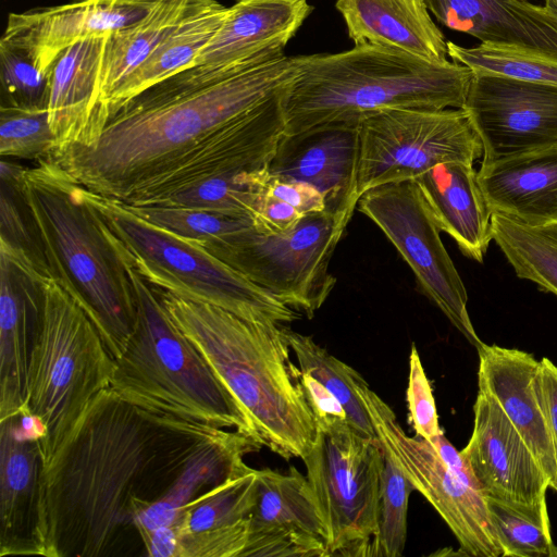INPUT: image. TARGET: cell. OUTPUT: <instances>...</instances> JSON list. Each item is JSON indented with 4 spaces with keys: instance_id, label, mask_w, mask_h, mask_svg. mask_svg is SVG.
Here are the masks:
<instances>
[{
    "instance_id": "6da1fadb",
    "label": "cell",
    "mask_w": 557,
    "mask_h": 557,
    "mask_svg": "<svg viewBox=\"0 0 557 557\" xmlns=\"http://www.w3.org/2000/svg\"><path fill=\"white\" fill-rule=\"evenodd\" d=\"M295 73L287 55L222 76L182 71L125 103L91 144L49 158L87 190L133 207L209 176L267 172Z\"/></svg>"
},
{
    "instance_id": "7a4b0ae2",
    "label": "cell",
    "mask_w": 557,
    "mask_h": 557,
    "mask_svg": "<svg viewBox=\"0 0 557 557\" xmlns=\"http://www.w3.org/2000/svg\"><path fill=\"white\" fill-rule=\"evenodd\" d=\"M223 430L141 409L103 389L42 466L40 556L104 555L135 512L162 498Z\"/></svg>"
},
{
    "instance_id": "3957f363",
    "label": "cell",
    "mask_w": 557,
    "mask_h": 557,
    "mask_svg": "<svg viewBox=\"0 0 557 557\" xmlns=\"http://www.w3.org/2000/svg\"><path fill=\"white\" fill-rule=\"evenodd\" d=\"M159 292L177 327L243 407L261 445L286 460L308 455L319 430L284 325Z\"/></svg>"
},
{
    "instance_id": "277c9868",
    "label": "cell",
    "mask_w": 557,
    "mask_h": 557,
    "mask_svg": "<svg viewBox=\"0 0 557 557\" xmlns=\"http://www.w3.org/2000/svg\"><path fill=\"white\" fill-rule=\"evenodd\" d=\"M294 59L284 94L288 135L385 109H462L473 78L463 64L372 45Z\"/></svg>"
},
{
    "instance_id": "5b68a950",
    "label": "cell",
    "mask_w": 557,
    "mask_h": 557,
    "mask_svg": "<svg viewBox=\"0 0 557 557\" xmlns=\"http://www.w3.org/2000/svg\"><path fill=\"white\" fill-rule=\"evenodd\" d=\"M20 188L50 275L81 305L113 359L135 330L137 306L124 261L84 188L57 161L24 168Z\"/></svg>"
},
{
    "instance_id": "8992f818",
    "label": "cell",
    "mask_w": 557,
    "mask_h": 557,
    "mask_svg": "<svg viewBox=\"0 0 557 557\" xmlns=\"http://www.w3.org/2000/svg\"><path fill=\"white\" fill-rule=\"evenodd\" d=\"M122 260L133 284L137 320L125 350L114 359L110 387L141 409L233 428L259 442L243 407L171 318L159 289Z\"/></svg>"
},
{
    "instance_id": "52a82bcc",
    "label": "cell",
    "mask_w": 557,
    "mask_h": 557,
    "mask_svg": "<svg viewBox=\"0 0 557 557\" xmlns=\"http://www.w3.org/2000/svg\"><path fill=\"white\" fill-rule=\"evenodd\" d=\"M84 194L120 256L158 289L252 322L283 325L300 319V312L200 244L152 224L119 201L86 188Z\"/></svg>"
},
{
    "instance_id": "ba28073f",
    "label": "cell",
    "mask_w": 557,
    "mask_h": 557,
    "mask_svg": "<svg viewBox=\"0 0 557 557\" xmlns=\"http://www.w3.org/2000/svg\"><path fill=\"white\" fill-rule=\"evenodd\" d=\"M30 354L27 413L40 426L48 463L94 398L110 387L114 359L76 299L52 276Z\"/></svg>"
},
{
    "instance_id": "9c48e42d",
    "label": "cell",
    "mask_w": 557,
    "mask_h": 557,
    "mask_svg": "<svg viewBox=\"0 0 557 557\" xmlns=\"http://www.w3.org/2000/svg\"><path fill=\"white\" fill-rule=\"evenodd\" d=\"M318 430L302 461L327 531V557L368 556L379 527L384 447L347 422Z\"/></svg>"
},
{
    "instance_id": "30bf717a",
    "label": "cell",
    "mask_w": 557,
    "mask_h": 557,
    "mask_svg": "<svg viewBox=\"0 0 557 557\" xmlns=\"http://www.w3.org/2000/svg\"><path fill=\"white\" fill-rule=\"evenodd\" d=\"M352 211L305 215L283 233L256 227L211 251L247 278L298 312L312 318L335 287L329 271Z\"/></svg>"
},
{
    "instance_id": "8fae6325",
    "label": "cell",
    "mask_w": 557,
    "mask_h": 557,
    "mask_svg": "<svg viewBox=\"0 0 557 557\" xmlns=\"http://www.w3.org/2000/svg\"><path fill=\"white\" fill-rule=\"evenodd\" d=\"M480 137L463 109H385L359 120L356 196L374 187L417 180L447 162L473 164Z\"/></svg>"
},
{
    "instance_id": "7c38bea8",
    "label": "cell",
    "mask_w": 557,
    "mask_h": 557,
    "mask_svg": "<svg viewBox=\"0 0 557 557\" xmlns=\"http://www.w3.org/2000/svg\"><path fill=\"white\" fill-rule=\"evenodd\" d=\"M357 210L382 231L413 272L423 294L479 349L484 343L468 312L467 289L417 181L369 189L358 200Z\"/></svg>"
},
{
    "instance_id": "4fadbf2b",
    "label": "cell",
    "mask_w": 557,
    "mask_h": 557,
    "mask_svg": "<svg viewBox=\"0 0 557 557\" xmlns=\"http://www.w3.org/2000/svg\"><path fill=\"white\" fill-rule=\"evenodd\" d=\"M359 395L382 445L392 454L416 491L435 508L459 543L461 555L503 557L485 495L456 478L430 441L409 436L391 407L366 382Z\"/></svg>"
},
{
    "instance_id": "5bb4252c",
    "label": "cell",
    "mask_w": 557,
    "mask_h": 557,
    "mask_svg": "<svg viewBox=\"0 0 557 557\" xmlns=\"http://www.w3.org/2000/svg\"><path fill=\"white\" fill-rule=\"evenodd\" d=\"M462 109L482 143V162L557 145V86L473 74Z\"/></svg>"
},
{
    "instance_id": "9a60e30c",
    "label": "cell",
    "mask_w": 557,
    "mask_h": 557,
    "mask_svg": "<svg viewBox=\"0 0 557 557\" xmlns=\"http://www.w3.org/2000/svg\"><path fill=\"white\" fill-rule=\"evenodd\" d=\"M312 11L309 0H237L186 71L222 76L281 58Z\"/></svg>"
},
{
    "instance_id": "2e32d148",
    "label": "cell",
    "mask_w": 557,
    "mask_h": 557,
    "mask_svg": "<svg viewBox=\"0 0 557 557\" xmlns=\"http://www.w3.org/2000/svg\"><path fill=\"white\" fill-rule=\"evenodd\" d=\"M327 557V531L307 476L258 470L256 502L243 557Z\"/></svg>"
},
{
    "instance_id": "e0dca14e",
    "label": "cell",
    "mask_w": 557,
    "mask_h": 557,
    "mask_svg": "<svg viewBox=\"0 0 557 557\" xmlns=\"http://www.w3.org/2000/svg\"><path fill=\"white\" fill-rule=\"evenodd\" d=\"M48 277L0 244V421L27 413V377Z\"/></svg>"
},
{
    "instance_id": "ac0fdd59",
    "label": "cell",
    "mask_w": 557,
    "mask_h": 557,
    "mask_svg": "<svg viewBox=\"0 0 557 557\" xmlns=\"http://www.w3.org/2000/svg\"><path fill=\"white\" fill-rule=\"evenodd\" d=\"M472 435L460 451L485 496L534 505L546 502L549 482L499 404L480 389Z\"/></svg>"
},
{
    "instance_id": "d6986e66",
    "label": "cell",
    "mask_w": 557,
    "mask_h": 557,
    "mask_svg": "<svg viewBox=\"0 0 557 557\" xmlns=\"http://www.w3.org/2000/svg\"><path fill=\"white\" fill-rule=\"evenodd\" d=\"M158 0H79L11 13L0 42L24 52L45 75L76 41L140 21Z\"/></svg>"
},
{
    "instance_id": "ffe728a7",
    "label": "cell",
    "mask_w": 557,
    "mask_h": 557,
    "mask_svg": "<svg viewBox=\"0 0 557 557\" xmlns=\"http://www.w3.org/2000/svg\"><path fill=\"white\" fill-rule=\"evenodd\" d=\"M359 120L329 123L284 134L269 165L272 177L315 187L331 212L355 211Z\"/></svg>"
},
{
    "instance_id": "44dd1931",
    "label": "cell",
    "mask_w": 557,
    "mask_h": 557,
    "mask_svg": "<svg viewBox=\"0 0 557 557\" xmlns=\"http://www.w3.org/2000/svg\"><path fill=\"white\" fill-rule=\"evenodd\" d=\"M109 35L95 34L76 41L52 70L48 100L49 123L55 139L52 154L91 144L109 120L102 99Z\"/></svg>"
},
{
    "instance_id": "7402d4cb",
    "label": "cell",
    "mask_w": 557,
    "mask_h": 557,
    "mask_svg": "<svg viewBox=\"0 0 557 557\" xmlns=\"http://www.w3.org/2000/svg\"><path fill=\"white\" fill-rule=\"evenodd\" d=\"M479 354V388L502 407L557 493V460L540 392V361L532 355L483 344Z\"/></svg>"
},
{
    "instance_id": "603a6c76",
    "label": "cell",
    "mask_w": 557,
    "mask_h": 557,
    "mask_svg": "<svg viewBox=\"0 0 557 557\" xmlns=\"http://www.w3.org/2000/svg\"><path fill=\"white\" fill-rule=\"evenodd\" d=\"M39 433L23 416L0 421V556L39 555L38 494L44 466Z\"/></svg>"
},
{
    "instance_id": "cb8c5ba5",
    "label": "cell",
    "mask_w": 557,
    "mask_h": 557,
    "mask_svg": "<svg viewBox=\"0 0 557 557\" xmlns=\"http://www.w3.org/2000/svg\"><path fill=\"white\" fill-rule=\"evenodd\" d=\"M478 181L492 213L531 226L557 223V145L482 162Z\"/></svg>"
},
{
    "instance_id": "d4e9b609",
    "label": "cell",
    "mask_w": 557,
    "mask_h": 557,
    "mask_svg": "<svg viewBox=\"0 0 557 557\" xmlns=\"http://www.w3.org/2000/svg\"><path fill=\"white\" fill-rule=\"evenodd\" d=\"M444 26L481 42L527 46L557 55V14L528 0H424Z\"/></svg>"
},
{
    "instance_id": "484cf974",
    "label": "cell",
    "mask_w": 557,
    "mask_h": 557,
    "mask_svg": "<svg viewBox=\"0 0 557 557\" xmlns=\"http://www.w3.org/2000/svg\"><path fill=\"white\" fill-rule=\"evenodd\" d=\"M355 45L406 52L431 62L448 61L447 40L424 0H336Z\"/></svg>"
},
{
    "instance_id": "4316f807",
    "label": "cell",
    "mask_w": 557,
    "mask_h": 557,
    "mask_svg": "<svg viewBox=\"0 0 557 557\" xmlns=\"http://www.w3.org/2000/svg\"><path fill=\"white\" fill-rule=\"evenodd\" d=\"M416 181L441 232L448 234L466 257L483 262L493 240L492 212L473 164L442 163Z\"/></svg>"
},
{
    "instance_id": "83f0119b",
    "label": "cell",
    "mask_w": 557,
    "mask_h": 557,
    "mask_svg": "<svg viewBox=\"0 0 557 557\" xmlns=\"http://www.w3.org/2000/svg\"><path fill=\"white\" fill-rule=\"evenodd\" d=\"M261 447L250 436L223 430L194 455L162 498L146 504L136 511L133 525L139 534L176 525L188 503L224 481L245 463L244 457L247 454L258 451Z\"/></svg>"
},
{
    "instance_id": "f1b7e54d",
    "label": "cell",
    "mask_w": 557,
    "mask_h": 557,
    "mask_svg": "<svg viewBox=\"0 0 557 557\" xmlns=\"http://www.w3.org/2000/svg\"><path fill=\"white\" fill-rule=\"evenodd\" d=\"M227 12L228 7L215 0L182 22L112 94L108 101L109 119L145 90L189 69Z\"/></svg>"
},
{
    "instance_id": "f546056e",
    "label": "cell",
    "mask_w": 557,
    "mask_h": 557,
    "mask_svg": "<svg viewBox=\"0 0 557 557\" xmlns=\"http://www.w3.org/2000/svg\"><path fill=\"white\" fill-rule=\"evenodd\" d=\"M213 1L215 0H158L140 21L110 33L102 77V99L107 112L110 97L124 79L182 22Z\"/></svg>"
},
{
    "instance_id": "4dcf8cb0",
    "label": "cell",
    "mask_w": 557,
    "mask_h": 557,
    "mask_svg": "<svg viewBox=\"0 0 557 557\" xmlns=\"http://www.w3.org/2000/svg\"><path fill=\"white\" fill-rule=\"evenodd\" d=\"M492 230L516 275L557 296V223L531 226L492 213Z\"/></svg>"
},
{
    "instance_id": "1f68e13d",
    "label": "cell",
    "mask_w": 557,
    "mask_h": 557,
    "mask_svg": "<svg viewBox=\"0 0 557 557\" xmlns=\"http://www.w3.org/2000/svg\"><path fill=\"white\" fill-rule=\"evenodd\" d=\"M284 333L302 373L322 383L344 406L348 423L361 435L377 438L369 412L359 395L366 380L354 368L331 355L311 336L284 326Z\"/></svg>"
},
{
    "instance_id": "d6a6232c",
    "label": "cell",
    "mask_w": 557,
    "mask_h": 557,
    "mask_svg": "<svg viewBox=\"0 0 557 557\" xmlns=\"http://www.w3.org/2000/svg\"><path fill=\"white\" fill-rule=\"evenodd\" d=\"M448 57L474 75H496L557 86V55L512 44L481 42L462 47L447 40Z\"/></svg>"
},
{
    "instance_id": "836d02e7",
    "label": "cell",
    "mask_w": 557,
    "mask_h": 557,
    "mask_svg": "<svg viewBox=\"0 0 557 557\" xmlns=\"http://www.w3.org/2000/svg\"><path fill=\"white\" fill-rule=\"evenodd\" d=\"M257 476L258 470L244 463L188 503L176 524L180 535L231 525L248 518L256 502Z\"/></svg>"
},
{
    "instance_id": "e575fe53",
    "label": "cell",
    "mask_w": 557,
    "mask_h": 557,
    "mask_svg": "<svg viewBox=\"0 0 557 557\" xmlns=\"http://www.w3.org/2000/svg\"><path fill=\"white\" fill-rule=\"evenodd\" d=\"M503 557H557L547 503L518 504L485 496Z\"/></svg>"
},
{
    "instance_id": "d590c367",
    "label": "cell",
    "mask_w": 557,
    "mask_h": 557,
    "mask_svg": "<svg viewBox=\"0 0 557 557\" xmlns=\"http://www.w3.org/2000/svg\"><path fill=\"white\" fill-rule=\"evenodd\" d=\"M125 206L152 224L198 243L209 251L255 227L249 218L215 211L177 206Z\"/></svg>"
},
{
    "instance_id": "8d00e7d4",
    "label": "cell",
    "mask_w": 557,
    "mask_h": 557,
    "mask_svg": "<svg viewBox=\"0 0 557 557\" xmlns=\"http://www.w3.org/2000/svg\"><path fill=\"white\" fill-rule=\"evenodd\" d=\"M412 491L416 490L411 481L384 447L379 527L370 543L368 556L403 555L407 539L408 500Z\"/></svg>"
},
{
    "instance_id": "74e56055",
    "label": "cell",
    "mask_w": 557,
    "mask_h": 557,
    "mask_svg": "<svg viewBox=\"0 0 557 557\" xmlns=\"http://www.w3.org/2000/svg\"><path fill=\"white\" fill-rule=\"evenodd\" d=\"M25 166L2 158L0 165V244L33 261L45 275L51 276L35 224L20 188Z\"/></svg>"
},
{
    "instance_id": "f35d334b",
    "label": "cell",
    "mask_w": 557,
    "mask_h": 557,
    "mask_svg": "<svg viewBox=\"0 0 557 557\" xmlns=\"http://www.w3.org/2000/svg\"><path fill=\"white\" fill-rule=\"evenodd\" d=\"M55 150L48 106H3L0 108V153L2 158L45 159Z\"/></svg>"
},
{
    "instance_id": "ab89813d",
    "label": "cell",
    "mask_w": 557,
    "mask_h": 557,
    "mask_svg": "<svg viewBox=\"0 0 557 557\" xmlns=\"http://www.w3.org/2000/svg\"><path fill=\"white\" fill-rule=\"evenodd\" d=\"M3 106H48L51 76L42 74L21 50L0 42Z\"/></svg>"
},
{
    "instance_id": "60d3db41",
    "label": "cell",
    "mask_w": 557,
    "mask_h": 557,
    "mask_svg": "<svg viewBox=\"0 0 557 557\" xmlns=\"http://www.w3.org/2000/svg\"><path fill=\"white\" fill-rule=\"evenodd\" d=\"M249 517L231 525L180 535L177 557H243Z\"/></svg>"
},
{
    "instance_id": "b9f144b4",
    "label": "cell",
    "mask_w": 557,
    "mask_h": 557,
    "mask_svg": "<svg viewBox=\"0 0 557 557\" xmlns=\"http://www.w3.org/2000/svg\"><path fill=\"white\" fill-rule=\"evenodd\" d=\"M406 398L409 422L416 434L431 441L442 429L438 424L432 387L414 344L411 346L409 356V379Z\"/></svg>"
},
{
    "instance_id": "7bdbcfd3",
    "label": "cell",
    "mask_w": 557,
    "mask_h": 557,
    "mask_svg": "<svg viewBox=\"0 0 557 557\" xmlns=\"http://www.w3.org/2000/svg\"><path fill=\"white\" fill-rule=\"evenodd\" d=\"M301 384L318 428L348 423L344 406L322 383L301 372Z\"/></svg>"
},
{
    "instance_id": "ee69618b",
    "label": "cell",
    "mask_w": 557,
    "mask_h": 557,
    "mask_svg": "<svg viewBox=\"0 0 557 557\" xmlns=\"http://www.w3.org/2000/svg\"><path fill=\"white\" fill-rule=\"evenodd\" d=\"M305 215L286 201L265 189L255 215V227L263 233H283L293 228Z\"/></svg>"
},
{
    "instance_id": "f6af8a7d",
    "label": "cell",
    "mask_w": 557,
    "mask_h": 557,
    "mask_svg": "<svg viewBox=\"0 0 557 557\" xmlns=\"http://www.w3.org/2000/svg\"><path fill=\"white\" fill-rule=\"evenodd\" d=\"M267 191L292 205L304 215L326 210L324 196L315 187L304 182L271 176Z\"/></svg>"
},
{
    "instance_id": "bcb514c9",
    "label": "cell",
    "mask_w": 557,
    "mask_h": 557,
    "mask_svg": "<svg viewBox=\"0 0 557 557\" xmlns=\"http://www.w3.org/2000/svg\"><path fill=\"white\" fill-rule=\"evenodd\" d=\"M539 383L557 460V366L547 358L540 360Z\"/></svg>"
},
{
    "instance_id": "7dc6e473",
    "label": "cell",
    "mask_w": 557,
    "mask_h": 557,
    "mask_svg": "<svg viewBox=\"0 0 557 557\" xmlns=\"http://www.w3.org/2000/svg\"><path fill=\"white\" fill-rule=\"evenodd\" d=\"M431 444L435 448L440 458L443 460L449 471L465 484L482 492L480 484L472 472L470 466L465 460L460 451L446 438L444 432L433 437ZM483 493V492H482Z\"/></svg>"
},
{
    "instance_id": "c3c4849f",
    "label": "cell",
    "mask_w": 557,
    "mask_h": 557,
    "mask_svg": "<svg viewBox=\"0 0 557 557\" xmlns=\"http://www.w3.org/2000/svg\"><path fill=\"white\" fill-rule=\"evenodd\" d=\"M139 535L148 556L177 557L180 541L177 525L163 527Z\"/></svg>"
},
{
    "instance_id": "681fc988",
    "label": "cell",
    "mask_w": 557,
    "mask_h": 557,
    "mask_svg": "<svg viewBox=\"0 0 557 557\" xmlns=\"http://www.w3.org/2000/svg\"><path fill=\"white\" fill-rule=\"evenodd\" d=\"M544 5L557 14V0H545Z\"/></svg>"
}]
</instances>
